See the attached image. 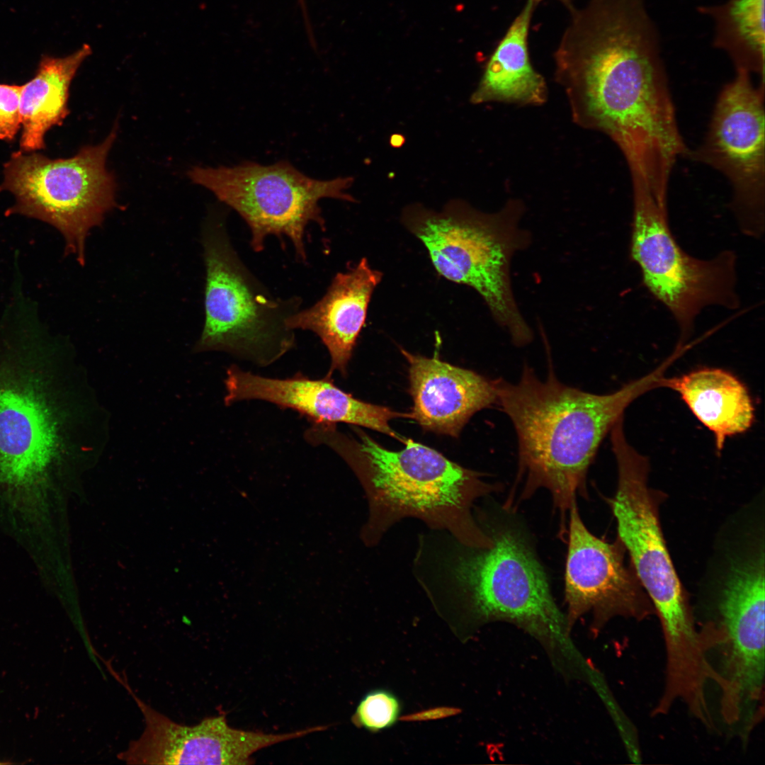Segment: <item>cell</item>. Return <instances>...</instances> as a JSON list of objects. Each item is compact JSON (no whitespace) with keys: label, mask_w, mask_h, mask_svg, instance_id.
<instances>
[{"label":"cell","mask_w":765,"mask_h":765,"mask_svg":"<svg viewBox=\"0 0 765 765\" xmlns=\"http://www.w3.org/2000/svg\"><path fill=\"white\" fill-rule=\"evenodd\" d=\"M568 550L565 574V615L571 630L590 613L594 636L612 618L642 620L654 613L635 570L625 564L619 539L609 543L593 535L583 523L577 503L570 509Z\"/></svg>","instance_id":"13"},{"label":"cell","mask_w":765,"mask_h":765,"mask_svg":"<svg viewBox=\"0 0 765 765\" xmlns=\"http://www.w3.org/2000/svg\"><path fill=\"white\" fill-rule=\"evenodd\" d=\"M39 324L0 322V492L36 497L74 453L68 363Z\"/></svg>","instance_id":"3"},{"label":"cell","mask_w":765,"mask_h":765,"mask_svg":"<svg viewBox=\"0 0 765 765\" xmlns=\"http://www.w3.org/2000/svg\"><path fill=\"white\" fill-rule=\"evenodd\" d=\"M404 142L405 138L401 134L395 133L390 137V144L392 147L399 148L404 144Z\"/></svg>","instance_id":"24"},{"label":"cell","mask_w":765,"mask_h":765,"mask_svg":"<svg viewBox=\"0 0 765 765\" xmlns=\"http://www.w3.org/2000/svg\"><path fill=\"white\" fill-rule=\"evenodd\" d=\"M298 4L300 5V7L301 11H302V17L304 18L303 19L306 20V19H307L309 18L308 13H307V9L306 0H298Z\"/></svg>","instance_id":"26"},{"label":"cell","mask_w":765,"mask_h":765,"mask_svg":"<svg viewBox=\"0 0 765 765\" xmlns=\"http://www.w3.org/2000/svg\"><path fill=\"white\" fill-rule=\"evenodd\" d=\"M543 0H527V2L530 3L534 7H536L539 3ZM562 4L569 11L574 8V0H557Z\"/></svg>","instance_id":"25"},{"label":"cell","mask_w":765,"mask_h":765,"mask_svg":"<svg viewBox=\"0 0 765 765\" xmlns=\"http://www.w3.org/2000/svg\"><path fill=\"white\" fill-rule=\"evenodd\" d=\"M618 468V484L610 505L618 539L659 619L663 638L678 641L691 636L696 623L661 529L662 494L648 484L650 464L627 441L624 429L611 432Z\"/></svg>","instance_id":"11"},{"label":"cell","mask_w":765,"mask_h":765,"mask_svg":"<svg viewBox=\"0 0 765 765\" xmlns=\"http://www.w3.org/2000/svg\"><path fill=\"white\" fill-rule=\"evenodd\" d=\"M736 69L717 98L701 144L687 154L711 166L731 184V207L742 232L758 237L764 229V84Z\"/></svg>","instance_id":"12"},{"label":"cell","mask_w":765,"mask_h":765,"mask_svg":"<svg viewBox=\"0 0 765 765\" xmlns=\"http://www.w3.org/2000/svg\"><path fill=\"white\" fill-rule=\"evenodd\" d=\"M225 385L226 405L260 400L295 410L312 423L343 422L377 431L402 443L407 440L390 427V421L395 418L410 419L409 412H398L359 400L339 388L328 375L322 379H311L301 373L288 378H271L232 365L227 369Z\"/></svg>","instance_id":"14"},{"label":"cell","mask_w":765,"mask_h":765,"mask_svg":"<svg viewBox=\"0 0 765 765\" xmlns=\"http://www.w3.org/2000/svg\"><path fill=\"white\" fill-rule=\"evenodd\" d=\"M554 62L573 121L617 145L632 183L667 198L674 164L689 150L678 127L657 28L633 14L599 16L559 42Z\"/></svg>","instance_id":"1"},{"label":"cell","mask_w":765,"mask_h":765,"mask_svg":"<svg viewBox=\"0 0 765 765\" xmlns=\"http://www.w3.org/2000/svg\"><path fill=\"white\" fill-rule=\"evenodd\" d=\"M126 688L142 713V735L118 754L128 764L241 765L246 760L251 739L246 730L230 727L225 715L204 718L196 725L174 722L141 700L125 680Z\"/></svg>","instance_id":"15"},{"label":"cell","mask_w":765,"mask_h":765,"mask_svg":"<svg viewBox=\"0 0 765 765\" xmlns=\"http://www.w3.org/2000/svg\"><path fill=\"white\" fill-rule=\"evenodd\" d=\"M188 174L241 216L249 228V243L255 252L264 249L269 236L282 243L287 238L302 264L307 261V227L314 223L326 229L319 200L329 198L356 202L346 193L353 183L352 177L314 179L285 160L266 166L244 162L233 166H195Z\"/></svg>","instance_id":"8"},{"label":"cell","mask_w":765,"mask_h":765,"mask_svg":"<svg viewBox=\"0 0 765 765\" xmlns=\"http://www.w3.org/2000/svg\"><path fill=\"white\" fill-rule=\"evenodd\" d=\"M22 85L0 84V140H12L21 125L20 96Z\"/></svg>","instance_id":"23"},{"label":"cell","mask_w":765,"mask_h":765,"mask_svg":"<svg viewBox=\"0 0 765 765\" xmlns=\"http://www.w3.org/2000/svg\"><path fill=\"white\" fill-rule=\"evenodd\" d=\"M382 278V273L362 258L349 271L336 273L321 299L288 318L291 329L310 331L326 346L331 357L328 375L336 370L346 374L372 294Z\"/></svg>","instance_id":"17"},{"label":"cell","mask_w":765,"mask_h":765,"mask_svg":"<svg viewBox=\"0 0 765 765\" xmlns=\"http://www.w3.org/2000/svg\"><path fill=\"white\" fill-rule=\"evenodd\" d=\"M492 544L472 548L453 565V576L471 613L480 623L504 621L534 638L565 677L579 676L587 662L570 639L566 616L521 529L499 523L488 531Z\"/></svg>","instance_id":"6"},{"label":"cell","mask_w":765,"mask_h":765,"mask_svg":"<svg viewBox=\"0 0 765 765\" xmlns=\"http://www.w3.org/2000/svg\"><path fill=\"white\" fill-rule=\"evenodd\" d=\"M698 9L712 21L713 46L729 57L735 70L756 74L764 84L765 0H727Z\"/></svg>","instance_id":"21"},{"label":"cell","mask_w":765,"mask_h":765,"mask_svg":"<svg viewBox=\"0 0 765 765\" xmlns=\"http://www.w3.org/2000/svg\"><path fill=\"white\" fill-rule=\"evenodd\" d=\"M632 186L630 256L640 268L646 288L676 320L679 344H683L705 307H739L736 255L726 250L710 259L690 256L672 233L667 200L657 198L641 185Z\"/></svg>","instance_id":"10"},{"label":"cell","mask_w":765,"mask_h":765,"mask_svg":"<svg viewBox=\"0 0 765 765\" xmlns=\"http://www.w3.org/2000/svg\"><path fill=\"white\" fill-rule=\"evenodd\" d=\"M524 212L518 199H509L492 213L455 199L440 211L411 204L402 214V224L424 245L437 273L477 291L494 321L521 347L533 339L511 278L513 256L531 242V234L521 227Z\"/></svg>","instance_id":"5"},{"label":"cell","mask_w":765,"mask_h":765,"mask_svg":"<svg viewBox=\"0 0 765 765\" xmlns=\"http://www.w3.org/2000/svg\"><path fill=\"white\" fill-rule=\"evenodd\" d=\"M91 53V47L85 44L64 57L44 56L35 76L22 85L20 111L23 131L20 147L23 152L43 149L47 130L62 125L69 114L71 81Z\"/></svg>","instance_id":"20"},{"label":"cell","mask_w":765,"mask_h":765,"mask_svg":"<svg viewBox=\"0 0 765 765\" xmlns=\"http://www.w3.org/2000/svg\"><path fill=\"white\" fill-rule=\"evenodd\" d=\"M116 129L101 144L84 147L71 158L51 159L21 151L4 164L0 191L11 192L16 200L9 214L55 227L64 238L65 253L82 266L88 234L115 205L114 178L105 163Z\"/></svg>","instance_id":"9"},{"label":"cell","mask_w":765,"mask_h":765,"mask_svg":"<svg viewBox=\"0 0 765 765\" xmlns=\"http://www.w3.org/2000/svg\"><path fill=\"white\" fill-rule=\"evenodd\" d=\"M205 266V322L194 351H217L260 366L273 363L294 347L288 319L301 309L299 296H274L245 265L223 217L203 227Z\"/></svg>","instance_id":"7"},{"label":"cell","mask_w":765,"mask_h":765,"mask_svg":"<svg viewBox=\"0 0 765 765\" xmlns=\"http://www.w3.org/2000/svg\"><path fill=\"white\" fill-rule=\"evenodd\" d=\"M664 387L678 392L693 415L715 436L718 453L727 438L742 434L754 421V407L746 386L720 368H702L665 378Z\"/></svg>","instance_id":"19"},{"label":"cell","mask_w":765,"mask_h":765,"mask_svg":"<svg viewBox=\"0 0 765 765\" xmlns=\"http://www.w3.org/2000/svg\"><path fill=\"white\" fill-rule=\"evenodd\" d=\"M355 436L336 424L312 423L305 438L333 449L350 465L369 499L374 526L380 529L405 516L448 529L470 548L492 545L489 534L471 514L474 501L500 488L481 473L452 462L437 450L407 438L400 450H390L358 427Z\"/></svg>","instance_id":"4"},{"label":"cell","mask_w":765,"mask_h":765,"mask_svg":"<svg viewBox=\"0 0 765 765\" xmlns=\"http://www.w3.org/2000/svg\"><path fill=\"white\" fill-rule=\"evenodd\" d=\"M400 351L409 363L411 419L424 430L457 438L476 412L497 403L494 380L437 356Z\"/></svg>","instance_id":"16"},{"label":"cell","mask_w":765,"mask_h":765,"mask_svg":"<svg viewBox=\"0 0 765 765\" xmlns=\"http://www.w3.org/2000/svg\"><path fill=\"white\" fill-rule=\"evenodd\" d=\"M401 711V702L394 693L385 688H376L363 696L352 720L359 727L377 732L393 726Z\"/></svg>","instance_id":"22"},{"label":"cell","mask_w":765,"mask_h":765,"mask_svg":"<svg viewBox=\"0 0 765 765\" xmlns=\"http://www.w3.org/2000/svg\"><path fill=\"white\" fill-rule=\"evenodd\" d=\"M548 364L544 380L525 364L516 383L494 381L497 404L517 436L522 498L545 488L564 517L577 494H586V474L605 436L633 401L663 387L670 363L666 360L652 373L606 395L562 383Z\"/></svg>","instance_id":"2"},{"label":"cell","mask_w":765,"mask_h":765,"mask_svg":"<svg viewBox=\"0 0 765 765\" xmlns=\"http://www.w3.org/2000/svg\"><path fill=\"white\" fill-rule=\"evenodd\" d=\"M535 7L526 2L487 60L470 101L541 106L548 99L544 77L531 62L528 35Z\"/></svg>","instance_id":"18"}]
</instances>
